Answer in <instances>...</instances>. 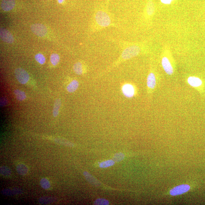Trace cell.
Returning <instances> with one entry per match:
<instances>
[{
	"label": "cell",
	"mask_w": 205,
	"mask_h": 205,
	"mask_svg": "<svg viewBox=\"0 0 205 205\" xmlns=\"http://www.w3.org/2000/svg\"><path fill=\"white\" fill-rule=\"evenodd\" d=\"M83 174L87 181L90 182V184L92 185L97 186V187L101 185V183H100L99 181L95 179L94 177L90 174L87 171L84 172Z\"/></svg>",
	"instance_id": "obj_10"
},
{
	"label": "cell",
	"mask_w": 205,
	"mask_h": 205,
	"mask_svg": "<svg viewBox=\"0 0 205 205\" xmlns=\"http://www.w3.org/2000/svg\"><path fill=\"white\" fill-rule=\"evenodd\" d=\"M109 0H108V2Z\"/></svg>",
	"instance_id": "obj_31"
},
{
	"label": "cell",
	"mask_w": 205,
	"mask_h": 205,
	"mask_svg": "<svg viewBox=\"0 0 205 205\" xmlns=\"http://www.w3.org/2000/svg\"><path fill=\"white\" fill-rule=\"evenodd\" d=\"M113 20L108 12L103 9H100L95 11L93 16L92 30L93 32H97L114 26Z\"/></svg>",
	"instance_id": "obj_1"
},
{
	"label": "cell",
	"mask_w": 205,
	"mask_h": 205,
	"mask_svg": "<svg viewBox=\"0 0 205 205\" xmlns=\"http://www.w3.org/2000/svg\"><path fill=\"white\" fill-rule=\"evenodd\" d=\"M36 60L41 64H43L45 62V58L43 54L39 53L35 56Z\"/></svg>",
	"instance_id": "obj_24"
},
{
	"label": "cell",
	"mask_w": 205,
	"mask_h": 205,
	"mask_svg": "<svg viewBox=\"0 0 205 205\" xmlns=\"http://www.w3.org/2000/svg\"><path fill=\"white\" fill-rule=\"evenodd\" d=\"M124 155L122 153H118L116 154L113 158L112 160L115 162H119L124 159Z\"/></svg>",
	"instance_id": "obj_25"
},
{
	"label": "cell",
	"mask_w": 205,
	"mask_h": 205,
	"mask_svg": "<svg viewBox=\"0 0 205 205\" xmlns=\"http://www.w3.org/2000/svg\"><path fill=\"white\" fill-rule=\"evenodd\" d=\"M146 13L148 16H151L154 13L155 10V6L152 1L148 2L146 6Z\"/></svg>",
	"instance_id": "obj_18"
},
{
	"label": "cell",
	"mask_w": 205,
	"mask_h": 205,
	"mask_svg": "<svg viewBox=\"0 0 205 205\" xmlns=\"http://www.w3.org/2000/svg\"><path fill=\"white\" fill-rule=\"evenodd\" d=\"M115 162L113 160H108L101 163L100 165V167L101 168H105L112 166L115 164Z\"/></svg>",
	"instance_id": "obj_23"
},
{
	"label": "cell",
	"mask_w": 205,
	"mask_h": 205,
	"mask_svg": "<svg viewBox=\"0 0 205 205\" xmlns=\"http://www.w3.org/2000/svg\"><path fill=\"white\" fill-rule=\"evenodd\" d=\"M140 47L137 45H133L127 47L122 52L121 55L119 58L118 60L115 61V63L108 67L103 73L100 74V75H102L107 72L112 70V69L115 68L122 62L137 56L140 54Z\"/></svg>",
	"instance_id": "obj_2"
},
{
	"label": "cell",
	"mask_w": 205,
	"mask_h": 205,
	"mask_svg": "<svg viewBox=\"0 0 205 205\" xmlns=\"http://www.w3.org/2000/svg\"><path fill=\"white\" fill-rule=\"evenodd\" d=\"M15 5V0H2L1 7L3 10L5 11H9L14 8Z\"/></svg>",
	"instance_id": "obj_9"
},
{
	"label": "cell",
	"mask_w": 205,
	"mask_h": 205,
	"mask_svg": "<svg viewBox=\"0 0 205 205\" xmlns=\"http://www.w3.org/2000/svg\"><path fill=\"white\" fill-rule=\"evenodd\" d=\"M174 0H161V2L165 4H170Z\"/></svg>",
	"instance_id": "obj_29"
},
{
	"label": "cell",
	"mask_w": 205,
	"mask_h": 205,
	"mask_svg": "<svg viewBox=\"0 0 205 205\" xmlns=\"http://www.w3.org/2000/svg\"><path fill=\"white\" fill-rule=\"evenodd\" d=\"M40 184L42 188L45 190H47L50 187V183L46 178H43L41 180Z\"/></svg>",
	"instance_id": "obj_22"
},
{
	"label": "cell",
	"mask_w": 205,
	"mask_h": 205,
	"mask_svg": "<svg viewBox=\"0 0 205 205\" xmlns=\"http://www.w3.org/2000/svg\"><path fill=\"white\" fill-rule=\"evenodd\" d=\"M0 36L2 40L6 43H12L14 41L12 34L7 30L4 28H1L0 29Z\"/></svg>",
	"instance_id": "obj_6"
},
{
	"label": "cell",
	"mask_w": 205,
	"mask_h": 205,
	"mask_svg": "<svg viewBox=\"0 0 205 205\" xmlns=\"http://www.w3.org/2000/svg\"><path fill=\"white\" fill-rule=\"evenodd\" d=\"M31 31L36 35L40 37H44L47 33L46 27L41 24H34L31 27Z\"/></svg>",
	"instance_id": "obj_4"
},
{
	"label": "cell",
	"mask_w": 205,
	"mask_h": 205,
	"mask_svg": "<svg viewBox=\"0 0 205 205\" xmlns=\"http://www.w3.org/2000/svg\"><path fill=\"white\" fill-rule=\"evenodd\" d=\"M14 195H20L23 193V191L21 189L15 188L13 189Z\"/></svg>",
	"instance_id": "obj_28"
},
{
	"label": "cell",
	"mask_w": 205,
	"mask_h": 205,
	"mask_svg": "<svg viewBox=\"0 0 205 205\" xmlns=\"http://www.w3.org/2000/svg\"><path fill=\"white\" fill-rule=\"evenodd\" d=\"M16 170L19 174L24 176L27 173L28 168L24 164H21L17 166Z\"/></svg>",
	"instance_id": "obj_16"
},
{
	"label": "cell",
	"mask_w": 205,
	"mask_h": 205,
	"mask_svg": "<svg viewBox=\"0 0 205 205\" xmlns=\"http://www.w3.org/2000/svg\"><path fill=\"white\" fill-rule=\"evenodd\" d=\"M56 201V199L53 197L45 196L39 199V203L41 204H51Z\"/></svg>",
	"instance_id": "obj_15"
},
{
	"label": "cell",
	"mask_w": 205,
	"mask_h": 205,
	"mask_svg": "<svg viewBox=\"0 0 205 205\" xmlns=\"http://www.w3.org/2000/svg\"><path fill=\"white\" fill-rule=\"evenodd\" d=\"M147 86L151 89L154 88L156 86V78L153 73H150L147 78Z\"/></svg>",
	"instance_id": "obj_11"
},
{
	"label": "cell",
	"mask_w": 205,
	"mask_h": 205,
	"mask_svg": "<svg viewBox=\"0 0 205 205\" xmlns=\"http://www.w3.org/2000/svg\"><path fill=\"white\" fill-rule=\"evenodd\" d=\"M79 86V82L76 80H73L67 86V90L70 93H73L77 90Z\"/></svg>",
	"instance_id": "obj_12"
},
{
	"label": "cell",
	"mask_w": 205,
	"mask_h": 205,
	"mask_svg": "<svg viewBox=\"0 0 205 205\" xmlns=\"http://www.w3.org/2000/svg\"><path fill=\"white\" fill-rule=\"evenodd\" d=\"M16 97L19 101H23L25 99L26 95L24 92L19 90H16L14 91Z\"/></svg>",
	"instance_id": "obj_19"
},
{
	"label": "cell",
	"mask_w": 205,
	"mask_h": 205,
	"mask_svg": "<svg viewBox=\"0 0 205 205\" xmlns=\"http://www.w3.org/2000/svg\"><path fill=\"white\" fill-rule=\"evenodd\" d=\"M162 64L164 70L167 74L171 75L173 73V69L169 59L167 57L163 58Z\"/></svg>",
	"instance_id": "obj_8"
},
{
	"label": "cell",
	"mask_w": 205,
	"mask_h": 205,
	"mask_svg": "<svg viewBox=\"0 0 205 205\" xmlns=\"http://www.w3.org/2000/svg\"><path fill=\"white\" fill-rule=\"evenodd\" d=\"M15 73L16 79L21 84H25L29 80V74L23 68H16L15 70Z\"/></svg>",
	"instance_id": "obj_3"
},
{
	"label": "cell",
	"mask_w": 205,
	"mask_h": 205,
	"mask_svg": "<svg viewBox=\"0 0 205 205\" xmlns=\"http://www.w3.org/2000/svg\"><path fill=\"white\" fill-rule=\"evenodd\" d=\"M73 70L76 74L79 75H82L84 71V68L83 65L81 62H76L73 66Z\"/></svg>",
	"instance_id": "obj_14"
},
{
	"label": "cell",
	"mask_w": 205,
	"mask_h": 205,
	"mask_svg": "<svg viewBox=\"0 0 205 205\" xmlns=\"http://www.w3.org/2000/svg\"><path fill=\"white\" fill-rule=\"evenodd\" d=\"M109 204V201L108 200L100 198L94 202V205H108Z\"/></svg>",
	"instance_id": "obj_26"
},
{
	"label": "cell",
	"mask_w": 205,
	"mask_h": 205,
	"mask_svg": "<svg viewBox=\"0 0 205 205\" xmlns=\"http://www.w3.org/2000/svg\"><path fill=\"white\" fill-rule=\"evenodd\" d=\"M50 60L51 64L53 65H56L59 63L60 61V57L57 54L53 53L51 55Z\"/></svg>",
	"instance_id": "obj_21"
},
{
	"label": "cell",
	"mask_w": 205,
	"mask_h": 205,
	"mask_svg": "<svg viewBox=\"0 0 205 205\" xmlns=\"http://www.w3.org/2000/svg\"><path fill=\"white\" fill-rule=\"evenodd\" d=\"M190 189V186L188 185H181L172 189L170 190V194L172 196L180 195L188 191Z\"/></svg>",
	"instance_id": "obj_5"
},
{
	"label": "cell",
	"mask_w": 205,
	"mask_h": 205,
	"mask_svg": "<svg viewBox=\"0 0 205 205\" xmlns=\"http://www.w3.org/2000/svg\"><path fill=\"white\" fill-rule=\"evenodd\" d=\"M64 1H65V0H58V2L59 3H60V4H62V3L64 2Z\"/></svg>",
	"instance_id": "obj_30"
},
{
	"label": "cell",
	"mask_w": 205,
	"mask_h": 205,
	"mask_svg": "<svg viewBox=\"0 0 205 205\" xmlns=\"http://www.w3.org/2000/svg\"><path fill=\"white\" fill-rule=\"evenodd\" d=\"M1 193L3 195L8 196H11L14 195V193L13 190L10 189H4L1 191Z\"/></svg>",
	"instance_id": "obj_27"
},
{
	"label": "cell",
	"mask_w": 205,
	"mask_h": 205,
	"mask_svg": "<svg viewBox=\"0 0 205 205\" xmlns=\"http://www.w3.org/2000/svg\"><path fill=\"white\" fill-rule=\"evenodd\" d=\"M1 174L4 176H9L11 174L12 171L9 167L6 166H2L0 168Z\"/></svg>",
	"instance_id": "obj_20"
},
{
	"label": "cell",
	"mask_w": 205,
	"mask_h": 205,
	"mask_svg": "<svg viewBox=\"0 0 205 205\" xmlns=\"http://www.w3.org/2000/svg\"><path fill=\"white\" fill-rule=\"evenodd\" d=\"M188 82L190 86L195 87L200 86L202 84V82L200 78L195 76H191L189 78Z\"/></svg>",
	"instance_id": "obj_13"
},
{
	"label": "cell",
	"mask_w": 205,
	"mask_h": 205,
	"mask_svg": "<svg viewBox=\"0 0 205 205\" xmlns=\"http://www.w3.org/2000/svg\"><path fill=\"white\" fill-rule=\"evenodd\" d=\"M61 101L60 99H57L56 100L54 104V107L53 108V115L54 117H57L59 115V110L61 106Z\"/></svg>",
	"instance_id": "obj_17"
},
{
	"label": "cell",
	"mask_w": 205,
	"mask_h": 205,
	"mask_svg": "<svg viewBox=\"0 0 205 205\" xmlns=\"http://www.w3.org/2000/svg\"><path fill=\"white\" fill-rule=\"evenodd\" d=\"M122 91L125 96L128 98L132 97L134 96V86L130 84H124L122 87Z\"/></svg>",
	"instance_id": "obj_7"
}]
</instances>
